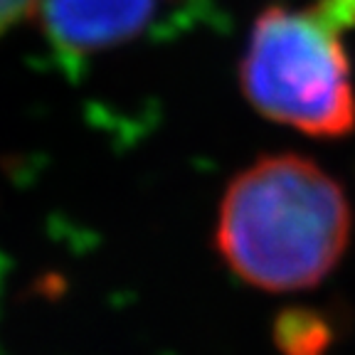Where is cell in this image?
<instances>
[{"label": "cell", "mask_w": 355, "mask_h": 355, "mask_svg": "<svg viewBox=\"0 0 355 355\" xmlns=\"http://www.w3.org/2000/svg\"><path fill=\"white\" fill-rule=\"evenodd\" d=\"M161 0H40L44 35L64 52L94 55L139 37Z\"/></svg>", "instance_id": "3"}, {"label": "cell", "mask_w": 355, "mask_h": 355, "mask_svg": "<svg viewBox=\"0 0 355 355\" xmlns=\"http://www.w3.org/2000/svg\"><path fill=\"white\" fill-rule=\"evenodd\" d=\"M348 195L301 155H266L244 168L222 198L217 250L261 291H301L336 269L350 242Z\"/></svg>", "instance_id": "1"}, {"label": "cell", "mask_w": 355, "mask_h": 355, "mask_svg": "<svg viewBox=\"0 0 355 355\" xmlns=\"http://www.w3.org/2000/svg\"><path fill=\"white\" fill-rule=\"evenodd\" d=\"M239 84L261 116L338 139L355 128V92L340 33L313 8H266L239 64Z\"/></svg>", "instance_id": "2"}, {"label": "cell", "mask_w": 355, "mask_h": 355, "mask_svg": "<svg viewBox=\"0 0 355 355\" xmlns=\"http://www.w3.org/2000/svg\"><path fill=\"white\" fill-rule=\"evenodd\" d=\"M311 8L338 33L355 25V0H318L316 6Z\"/></svg>", "instance_id": "5"}, {"label": "cell", "mask_w": 355, "mask_h": 355, "mask_svg": "<svg viewBox=\"0 0 355 355\" xmlns=\"http://www.w3.org/2000/svg\"><path fill=\"white\" fill-rule=\"evenodd\" d=\"M277 343L288 355H318V350L328 343V328L321 318L306 311L284 313L277 326Z\"/></svg>", "instance_id": "4"}]
</instances>
